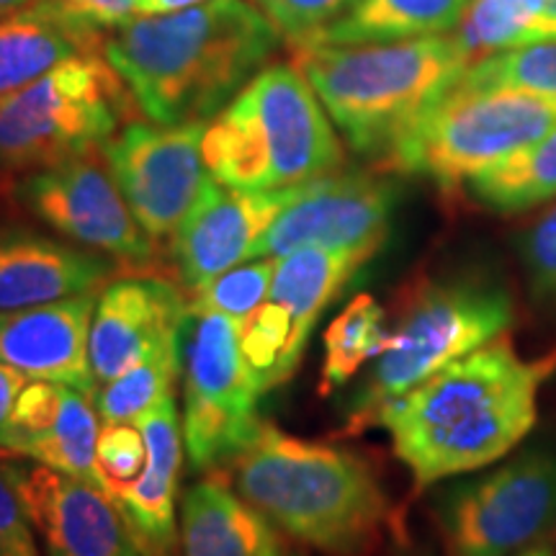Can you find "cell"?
<instances>
[{
    "mask_svg": "<svg viewBox=\"0 0 556 556\" xmlns=\"http://www.w3.org/2000/svg\"><path fill=\"white\" fill-rule=\"evenodd\" d=\"M206 168L238 191H287L343 168L345 150L296 65H266L206 122Z\"/></svg>",
    "mask_w": 556,
    "mask_h": 556,
    "instance_id": "5b68a950",
    "label": "cell"
},
{
    "mask_svg": "<svg viewBox=\"0 0 556 556\" xmlns=\"http://www.w3.org/2000/svg\"><path fill=\"white\" fill-rule=\"evenodd\" d=\"M274 270L276 258L240 263L204 287L189 291V312H217L242 323L266 302Z\"/></svg>",
    "mask_w": 556,
    "mask_h": 556,
    "instance_id": "f546056e",
    "label": "cell"
},
{
    "mask_svg": "<svg viewBox=\"0 0 556 556\" xmlns=\"http://www.w3.org/2000/svg\"><path fill=\"white\" fill-rule=\"evenodd\" d=\"M189 299L155 276L116 278L99 294L90 325V368L96 384L119 379L157 348L184 340Z\"/></svg>",
    "mask_w": 556,
    "mask_h": 556,
    "instance_id": "9a60e30c",
    "label": "cell"
},
{
    "mask_svg": "<svg viewBox=\"0 0 556 556\" xmlns=\"http://www.w3.org/2000/svg\"><path fill=\"white\" fill-rule=\"evenodd\" d=\"M287 191H238L212 180L184 225L170 253L184 287L193 291L250 261V250L287 204Z\"/></svg>",
    "mask_w": 556,
    "mask_h": 556,
    "instance_id": "2e32d148",
    "label": "cell"
},
{
    "mask_svg": "<svg viewBox=\"0 0 556 556\" xmlns=\"http://www.w3.org/2000/svg\"><path fill=\"white\" fill-rule=\"evenodd\" d=\"M541 9L544 0H469L451 37L471 67L475 62L510 47L536 41Z\"/></svg>",
    "mask_w": 556,
    "mask_h": 556,
    "instance_id": "4316f807",
    "label": "cell"
},
{
    "mask_svg": "<svg viewBox=\"0 0 556 556\" xmlns=\"http://www.w3.org/2000/svg\"><path fill=\"white\" fill-rule=\"evenodd\" d=\"M479 204L497 214H518L556 201V127L469 180Z\"/></svg>",
    "mask_w": 556,
    "mask_h": 556,
    "instance_id": "d4e9b609",
    "label": "cell"
},
{
    "mask_svg": "<svg viewBox=\"0 0 556 556\" xmlns=\"http://www.w3.org/2000/svg\"><path fill=\"white\" fill-rule=\"evenodd\" d=\"M99 409L93 397L58 381L31 379L13 409L9 428L0 435V456L29 458L62 475L103 486L96 443Z\"/></svg>",
    "mask_w": 556,
    "mask_h": 556,
    "instance_id": "e0dca14e",
    "label": "cell"
},
{
    "mask_svg": "<svg viewBox=\"0 0 556 556\" xmlns=\"http://www.w3.org/2000/svg\"><path fill=\"white\" fill-rule=\"evenodd\" d=\"M523 258L536 296L556 299V201L528 229Z\"/></svg>",
    "mask_w": 556,
    "mask_h": 556,
    "instance_id": "d6a6232c",
    "label": "cell"
},
{
    "mask_svg": "<svg viewBox=\"0 0 556 556\" xmlns=\"http://www.w3.org/2000/svg\"><path fill=\"white\" fill-rule=\"evenodd\" d=\"M240 325L217 312H189L180 430L193 469L225 467L261 422L263 389L240 351Z\"/></svg>",
    "mask_w": 556,
    "mask_h": 556,
    "instance_id": "9c48e42d",
    "label": "cell"
},
{
    "mask_svg": "<svg viewBox=\"0 0 556 556\" xmlns=\"http://www.w3.org/2000/svg\"><path fill=\"white\" fill-rule=\"evenodd\" d=\"M255 3L283 39L299 45L338 21L356 0H255Z\"/></svg>",
    "mask_w": 556,
    "mask_h": 556,
    "instance_id": "1f68e13d",
    "label": "cell"
},
{
    "mask_svg": "<svg viewBox=\"0 0 556 556\" xmlns=\"http://www.w3.org/2000/svg\"><path fill=\"white\" fill-rule=\"evenodd\" d=\"M467 5L469 0H356L338 21L299 45H361L438 37L456 29Z\"/></svg>",
    "mask_w": 556,
    "mask_h": 556,
    "instance_id": "cb8c5ba5",
    "label": "cell"
},
{
    "mask_svg": "<svg viewBox=\"0 0 556 556\" xmlns=\"http://www.w3.org/2000/svg\"><path fill=\"white\" fill-rule=\"evenodd\" d=\"M556 523V456L531 451L475 482L456 484L438 505L448 556H516Z\"/></svg>",
    "mask_w": 556,
    "mask_h": 556,
    "instance_id": "30bf717a",
    "label": "cell"
},
{
    "mask_svg": "<svg viewBox=\"0 0 556 556\" xmlns=\"http://www.w3.org/2000/svg\"><path fill=\"white\" fill-rule=\"evenodd\" d=\"M3 471L45 556H142L119 505L103 486L34 462H3Z\"/></svg>",
    "mask_w": 556,
    "mask_h": 556,
    "instance_id": "5bb4252c",
    "label": "cell"
},
{
    "mask_svg": "<svg viewBox=\"0 0 556 556\" xmlns=\"http://www.w3.org/2000/svg\"><path fill=\"white\" fill-rule=\"evenodd\" d=\"M99 291L0 315V364L29 379L58 381L96 397L90 325Z\"/></svg>",
    "mask_w": 556,
    "mask_h": 556,
    "instance_id": "ac0fdd59",
    "label": "cell"
},
{
    "mask_svg": "<svg viewBox=\"0 0 556 556\" xmlns=\"http://www.w3.org/2000/svg\"><path fill=\"white\" fill-rule=\"evenodd\" d=\"M135 106L99 52L62 62L0 99V184L103 150Z\"/></svg>",
    "mask_w": 556,
    "mask_h": 556,
    "instance_id": "52a82bcc",
    "label": "cell"
},
{
    "mask_svg": "<svg viewBox=\"0 0 556 556\" xmlns=\"http://www.w3.org/2000/svg\"><path fill=\"white\" fill-rule=\"evenodd\" d=\"M225 479L276 531L323 556H379L405 539L366 458L261 420L225 464Z\"/></svg>",
    "mask_w": 556,
    "mask_h": 556,
    "instance_id": "3957f363",
    "label": "cell"
},
{
    "mask_svg": "<svg viewBox=\"0 0 556 556\" xmlns=\"http://www.w3.org/2000/svg\"><path fill=\"white\" fill-rule=\"evenodd\" d=\"M389 345L387 315L371 294H358L325 330V361L319 394L336 392Z\"/></svg>",
    "mask_w": 556,
    "mask_h": 556,
    "instance_id": "484cf974",
    "label": "cell"
},
{
    "mask_svg": "<svg viewBox=\"0 0 556 556\" xmlns=\"http://www.w3.org/2000/svg\"><path fill=\"white\" fill-rule=\"evenodd\" d=\"M371 255L356 250L304 248L276 258L274 281L266 302L281 312L289 325V366L296 374L312 330Z\"/></svg>",
    "mask_w": 556,
    "mask_h": 556,
    "instance_id": "603a6c76",
    "label": "cell"
},
{
    "mask_svg": "<svg viewBox=\"0 0 556 556\" xmlns=\"http://www.w3.org/2000/svg\"><path fill=\"white\" fill-rule=\"evenodd\" d=\"M397 186L374 173H328L291 189L287 204L250 250V261L304 248L377 255L389 238Z\"/></svg>",
    "mask_w": 556,
    "mask_h": 556,
    "instance_id": "4fadbf2b",
    "label": "cell"
},
{
    "mask_svg": "<svg viewBox=\"0 0 556 556\" xmlns=\"http://www.w3.org/2000/svg\"><path fill=\"white\" fill-rule=\"evenodd\" d=\"M204 3V0H139V13L152 16V13H173L191 9V5Z\"/></svg>",
    "mask_w": 556,
    "mask_h": 556,
    "instance_id": "8d00e7d4",
    "label": "cell"
},
{
    "mask_svg": "<svg viewBox=\"0 0 556 556\" xmlns=\"http://www.w3.org/2000/svg\"><path fill=\"white\" fill-rule=\"evenodd\" d=\"M96 464L109 495L142 477L148 464V443L137 422H103L96 443Z\"/></svg>",
    "mask_w": 556,
    "mask_h": 556,
    "instance_id": "4dcf8cb0",
    "label": "cell"
},
{
    "mask_svg": "<svg viewBox=\"0 0 556 556\" xmlns=\"http://www.w3.org/2000/svg\"><path fill=\"white\" fill-rule=\"evenodd\" d=\"M278 41L258 5L204 0L124 21L103 41V58L150 122L191 124L214 119L266 67Z\"/></svg>",
    "mask_w": 556,
    "mask_h": 556,
    "instance_id": "7a4b0ae2",
    "label": "cell"
},
{
    "mask_svg": "<svg viewBox=\"0 0 556 556\" xmlns=\"http://www.w3.org/2000/svg\"><path fill=\"white\" fill-rule=\"evenodd\" d=\"M554 368L556 353L526 361L500 336L387 405L377 426L389 430L417 490H426L510 454L536 426L541 384Z\"/></svg>",
    "mask_w": 556,
    "mask_h": 556,
    "instance_id": "6da1fadb",
    "label": "cell"
},
{
    "mask_svg": "<svg viewBox=\"0 0 556 556\" xmlns=\"http://www.w3.org/2000/svg\"><path fill=\"white\" fill-rule=\"evenodd\" d=\"M471 88H503L556 101V39L510 47L471 65L458 78Z\"/></svg>",
    "mask_w": 556,
    "mask_h": 556,
    "instance_id": "f1b7e54d",
    "label": "cell"
},
{
    "mask_svg": "<svg viewBox=\"0 0 556 556\" xmlns=\"http://www.w3.org/2000/svg\"><path fill=\"white\" fill-rule=\"evenodd\" d=\"M29 381L31 379L26 377V374L16 371L13 366L0 364V435H3L5 428H9L13 409H16V402Z\"/></svg>",
    "mask_w": 556,
    "mask_h": 556,
    "instance_id": "d590c367",
    "label": "cell"
},
{
    "mask_svg": "<svg viewBox=\"0 0 556 556\" xmlns=\"http://www.w3.org/2000/svg\"><path fill=\"white\" fill-rule=\"evenodd\" d=\"M204 129L206 122H129L103 144L111 176L152 242L170 240L214 180Z\"/></svg>",
    "mask_w": 556,
    "mask_h": 556,
    "instance_id": "8fae6325",
    "label": "cell"
},
{
    "mask_svg": "<svg viewBox=\"0 0 556 556\" xmlns=\"http://www.w3.org/2000/svg\"><path fill=\"white\" fill-rule=\"evenodd\" d=\"M516 317L505 289L475 278L430 281L409 291L389 345L353 400L345 433L377 426L387 405L407 394L443 366L505 336Z\"/></svg>",
    "mask_w": 556,
    "mask_h": 556,
    "instance_id": "8992f818",
    "label": "cell"
},
{
    "mask_svg": "<svg viewBox=\"0 0 556 556\" xmlns=\"http://www.w3.org/2000/svg\"><path fill=\"white\" fill-rule=\"evenodd\" d=\"M180 556H281L276 526L225 477L199 479L180 500Z\"/></svg>",
    "mask_w": 556,
    "mask_h": 556,
    "instance_id": "7402d4cb",
    "label": "cell"
},
{
    "mask_svg": "<svg viewBox=\"0 0 556 556\" xmlns=\"http://www.w3.org/2000/svg\"><path fill=\"white\" fill-rule=\"evenodd\" d=\"M103 29L60 0H39L0 18V99L39 80L62 62L103 50Z\"/></svg>",
    "mask_w": 556,
    "mask_h": 556,
    "instance_id": "44dd1931",
    "label": "cell"
},
{
    "mask_svg": "<svg viewBox=\"0 0 556 556\" xmlns=\"http://www.w3.org/2000/svg\"><path fill=\"white\" fill-rule=\"evenodd\" d=\"M294 65L358 155L387 160L467 73L451 34L361 45H296Z\"/></svg>",
    "mask_w": 556,
    "mask_h": 556,
    "instance_id": "277c9868",
    "label": "cell"
},
{
    "mask_svg": "<svg viewBox=\"0 0 556 556\" xmlns=\"http://www.w3.org/2000/svg\"><path fill=\"white\" fill-rule=\"evenodd\" d=\"M34 3H39V0H0V18L29 9V5H34Z\"/></svg>",
    "mask_w": 556,
    "mask_h": 556,
    "instance_id": "f35d334b",
    "label": "cell"
},
{
    "mask_svg": "<svg viewBox=\"0 0 556 556\" xmlns=\"http://www.w3.org/2000/svg\"><path fill=\"white\" fill-rule=\"evenodd\" d=\"M539 39H556V0H544V9L536 21Z\"/></svg>",
    "mask_w": 556,
    "mask_h": 556,
    "instance_id": "74e56055",
    "label": "cell"
},
{
    "mask_svg": "<svg viewBox=\"0 0 556 556\" xmlns=\"http://www.w3.org/2000/svg\"><path fill=\"white\" fill-rule=\"evenodd\" d=\"M554 127L556 101L456 83L405 131L387 163L454 189Z\"/></svg>",
    "mask_w": 556,
    "mask_h": 556,
    "instance_id": "ba28073f",
    "label": "cell"
},
{
    "mask_svg": "<svg viewBox=\"0 0 556 556\" xmlns=\"http://www.w3.org/2000/svg\"><path fill=\"white\" fill-rule=\"evenodd\" d=\"M283 556H302V554H283Z\"/></svg>",
    "mask_w": 556,
    "mask_h": 556,
    "instance_id": "60d3db41",
    "label": "cell"
},
{
    "mask_svg": "<svg viewBox=\"0 0 556 556\" xmlns=\"http://www.w3.org/2000/svg\"><path fill=\"white\" fill-rule=\"evenodd\" d=\"M60 3L99 29H116L124 21L139 16V0H60Z\"/></svg>",
    "mask_w": 556,
    "mask_h": 556,
    "instance_id": "e575fe53",
    "label": "cell"
},
{
    "mask_svg": "<svg viewBox=\"0 0 556 556\" xmlns=\"http://www.w3.org/2000/svg\"><path fill=\"white\" fill-rule=\"evenodd\" d=\"M148 443L142 477L111 492L142 556H180L178 475L184 430L178 426L176 392L165 394L137 420Z\"/></svg>",
    "mask_w": 556,
    "mask_h": 556,
    "instance_id": "d6986e66",
    "label": "cell"
},
{
    "mask_svg": "<svg viewBox=\"0 0 556 556\" xmlns=\"http://www.w3.org/2000/svg\"><path fill=\"white\" fill-rule=\"evenodd\" d=\"M0 556H41V544L24 505L0 464Z\"/></svg>",
    "mask_w": 556,
    "mask_h": 556,
    "instance_id": "836d02e7",
    "label": "cell"
},
{
    "mask_svg": "<svg viewBox=\"0 0 556 556\" xmlns=\"http://www.w3.org/2000/svg\"><path fill=\"white\" fill-rule=\"evenodd\" d=\"M184 340L168 343L139 361L119 379L96 389V409L103 422H137L148 409L176 392V381L184 371Z\"/></svg>",
    "mask_w": 556,
    "mask_h": 556,
    "instance_id": "83f0119b",
    "label": "cell"
},
{
    "mask_svg": "<svg viewBox=\"0 0 556 556\" xmlns=\"http://www.w3.org/2000/svg\"><path fill=\"white\" fill-rule=\"evenodd\" d=\"M119 263L31 229H0V315L103 289Z\"/></svg>",
    "mask_w": 556,
    "mask_h": 556,
    "instance_id": "ffe728a7",
    "label": "cell"
},
{
    "mask_svg": "<svg viewBox=\"0 0 556 556\" xmlns=\"http://www.w3.org/2000/svg\"><path fill=\"white\" fill-rule=\"evenodd\" d=\"M99 152L29 173L13 184V193L31 217L80 248L124 268H148L155 258V242L139 227Z\"/></svg>",
    "mask_w": 556,
    "mask_h": 556,
    "instance_id": "7c38bea8",
    "label": "cell"
},
{
    "mask_svg": "<svg viewBox=\"0 0 556 556\" xmlns=\"http://www.w3.org/2000/svg\"><path fill=\"white\" fill-rule=\"evenodd\" d=\"M516 556H552V548L546 546H539V548H526V552H520Z\"/></svg>",
    "mask_w": 556,
    "mask_h": 556,
    "instance_id": "ab89813d",
    "label": "cell"
}]
</instances>
